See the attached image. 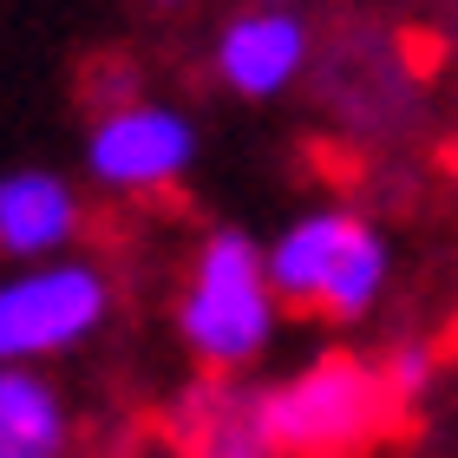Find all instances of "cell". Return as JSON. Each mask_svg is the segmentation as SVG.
Wrapping results in <instances>:
<instances>
[{"label": "cell", "instance_id": "cell-1", "mask_svg": "<svg viewBox=\"0 0 458 458\" xmlns=\"http://www.w3.org/2000/svg\"><path fill=\"white\" fill-rule=\"evenodd\" d=\"M276 335H282V301L268 288L262 242L249 229H210L177 288L183 353L216 380H236L276 347Z\"/></svg>", "mask_w": 458, "mask_h": 458}, {"label": "cell", "instance_id": "cell-2", "mask_svg": "<svg viewBox=\"0 0 458 458\" xmlns=\"http://www.w3.org/2000/svg\"><path fill=\"white\" fill-rule=\"evenodd\" d=\"M256 412L276 458H347V452H367L393 426L400 400H393L386 373L373 360L321 353V360L295 367L288 380L262 386Z\"/></svg>", "mask_w": 458, "mask_h": 458}, {"label": "cell", "instance_id": "cell-3", "mask_svg": "<svg viewBox=\"0 0 458 458\" xmlns=\"http://www.w3.org/2000/svg\"><path fill=\"white\" fill-rule=\"evenodd\" d=\"M118 308L106 262L92 256H47L0 268V367H53L92 347Z\"/></svg>", "mask_w": 458, "mask_h": 458}, {"label": "cell", "instance_id": "cell-4", "mask_svg": "<svg viewBox=\"0 0 458 458\" xmlns=\"http://www.w3.org/2000/svg\"><path fill=\"white\" fill-rule=\"evenodd\" d=\"M203 151L197 118L183 106H164V98H118L86 124V144H79V164L98 191L112 197H157L177 191L191 177V164Z\"/></svg>", "mask_w": 458, "mask_h": 458}, {"label": "cell", "instance_id": "cell-5", "mask_svg": "<svg viewBox=\"0 0 458 458\" xmlns=\"http://www.w3.org/2000/svg\"><path fill=\"white\" fill-rule=\"evenodd\" d=\"M79 236H86V197L66 171H47V164L0 171V262L72 256Z\"/></svg>", "mask_w": 458, "mask_h": 458}, {"label": "cell", "instance_id": "cell-6", "mask_svg": "<svg viewBox=\"0 0 458 458\" xmlns=\"http://www.w3.org/2000/svg\"><path fill=\"white\" fill-rule=\"evenodd\" d=\"M210 66L223 79V92L249 98V106L282 98L301 79V66H308V27H301V13L295 7H249L236 20H223V33L210 47Z\"/></svg>", "mask_w": 458, "mask_h": 458}, {"label": "cell", "instance_id": "cell-7", "mask_svg": "<svg viewBox=\"0 0 458 458\" xmlns=\"http://www.w3.org/2000/svg\"><path fill=\"white\" fill-rule=\"evenodd\" d=\"M367 216L353 210H301L295 223H282L276 242H262V268H268V288H276L282 308H301V315H315L327 282H335V268L347 256V242L360 236Z\"/></svg>", "mask_w": 458, "mask_h": 458}, {"label": "cell", "instance_id": "cell-8", "mask_svg": "<svg viewBox=\"0 0 458 458\" xmlns=\"http://www.w3.org/2000/svg\"><path fill=\"white\" fill-rule=\"evenodd\" d=\"M72 406L47 367H0V458H66Z\"/></svg>", "mask_w": 458, "mask_h": 458}, {"label": "cell", "instance_id": "cell-9", "mask_svg": "<svg viewBox=\"0 0 458 458\" xmlns=\"http://www.w3.org/2000/svg\"><path fill=\"white\" fill-rule=\"evenodd\" d=\"M183 458H276L262 412H256V393L203 373L183 393Z\"/></svg>", "mask_w": 458, "mask_h": 458}, {"label": "cell", "instance_id": "cell-10", "mask_svg": "<svg viewBox=\"0 0 458 458\" xmlns=\"http://www.w3.org/2000/svg\"><path fill=\"white\" fill-rule=\"evenodd\" d=\"M386 282H393V249H386V236L373 223H360V236L347 242V256H341V268H335V282H327V295H321L315 315H327V321H367L373 308H380Z\"/></svg>", "mask_w": 458, "mask_h": 458}, {"label": "cell", "instance_id": "cell-11", "mask_svg": "<svg viewBox=\"0 0 458 458\" xmlns=\"http://www.w3.org/2000/svg\"><path fill=\"white\" fill-rule=\"evenodd\" d=\"M380 373H386V386H393V400H400V406H420L432 393V380H439V353H432L426 341H400L386 353Z\"/></svg>", "mask_w": 458, "mask_h": 458}, {"label": "cell", "instance_id": "cell-12", "mask_svg": "<svg viewBox=\"0 0 458 458\" xmlns=\"http://www.w3.org/2000/svg\"><path fill=\"white\" fill-rule=\"evenodd\" d=\"M256 7H301V0H256Z\"/></svg>", "mask_w": 458, "mask_h": 458}, {"label": "cell", "instance_id": "cell-13", "mask_svg": "<svg viewBox=\"0 0 458 458\" xmlns=\"http://www.w3.org/2000/svg\"><path fill=\"white\" fill-rule=\"evenodd\" d=\"M157 7H183V0H157Z\"/></svg>", "mask_w": 458, "mask_h": 458}, {"label": "cell", "instance_id": "cell-14", "mask_svg": "<svg viewBox=\"0 0 458 458\" xmlns=\"http://www.w3.org/2000/svg\"><path fill=\"white\" fill-rule=\"evenodd\" d=\"M66 458H72V452H66Z\"/></svg>", "mask_w": 458, "mask_h": 458}]
</instances>
